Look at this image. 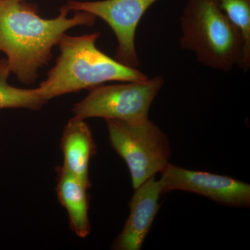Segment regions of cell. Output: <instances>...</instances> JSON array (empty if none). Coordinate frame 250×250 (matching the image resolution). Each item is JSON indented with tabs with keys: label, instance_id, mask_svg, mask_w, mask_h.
<instances>
[{
	"label": "cell",
	"instance_id": "cell-1",
	"mask_svg": "<svg viewBox=\"0 0 250 250\" xmlns=\"http://www.w3.org/2000/svg\"><path fill=\"white\" fill-rule=\"evenodd\" d=\"M69 12L65 5L58 16L47 19L27 0H0V52L21 83L35 82L39 70L52 58V49L69 29L95 24L93 15L75 11L68 17Z\"/></svg>",
	"mask_w": 250,
	"mask_h": 250
},
{
	"label": "cell",
	"instance_id": "cell-3",
	"mask_svg": "<svg viewBox=\"0 0 250 250\" xmlns=\"http://www.w3.org/2000/svg\"><path fill=\"white\" fill-rule=\"evenodd\" d=\"M180 27L181 47L193 52L199 63L223 72L236 65L249 70L250 53L244 39L216 0H188Z\"/></svg>",
	"mask_w": 250,
	"mask_h": 250
},
{
	"label": "cell",
	"instance_id": "cell-2",
	"mask_svg": "<svg viewBox=\"0 0 250 250\" xmlns=\"http://www.w3.org/2000/svg\"><path fill=\"white\" fill-rule=\"evenodd\" d=\"M100 33L64 34L58 45L60 54L45 80L38 87L46 101L67 93L90 90L109 82L144 80L147 75L106 55L96 46Z\"/></svg>",
	"mask_w": 250,
	"mask_h": 250
},
{
	"label": "cell",
	"instance_id": "cell-9",
	"mask_svg": "<svg viewBox=\"0 0 250 250\" xmlns=\"http://www.w3.org/2000/svg\"><path fill=\"white\" fill-rule=\"evenodd\" d=\"M61 147L62 167L91 187L89 179L90 159L95 153L93 135L85 120L73 116L64 127Z\"/></svg>",
	"mask_w": 250,
	"mask_h": 250
},
{
	"label": "cell",
	"instance_id": "cell-12",
	"mask_svg": "<svg viewBox=\"0 0 250 250\" xmlns=\"http://www.w3.org/2000/svg\"><path fill=\"white\" fill-rule=\"evenodd\" d=\"M220 9L241 32L250 53V0H216Z\"/></svg>",
	"mask_w": 250,
	"mask_h": 250
},
{
	"label": "cell",
	"instance_id": "cell-10",
	"mask_svg": "<svg viewBox=\"0 0 250 250\" xmlns=\"http://www.w3.org/2000/svg\"><path fill=\"white\" fill-rule=\"evenodd\" d=\"M57 192L59 202L66 210L70 228L77 236L86 238L90 234L88 217L89 187L62 166L59 167Z\"/></svg>",
	"mask_w": 250,
	"mask_h": 250
},
{
	"label": "cell",
	"instance_id": "cell-11",
	"mask_svg": "<svg viewBox=\"0 0 250 250\" xmlns=\"http://www.w3.org/2000/svg\"><path fill=\"white\" fill-rule=\"evenodd\" d=\"M11 72L6 59H0V109H41L47 101L41 96L38 88L25 89L10 85L8 79Z\"/></svg>",
	"mask_w": 250,
	"mask_h": 250
},
{
	"label": "cell",
	"instance_id": "cell-5",
	"mask_svg": "<svg viewBox=\"0 0 250 250\" xmlns=\"http://www.w3.org/2000/svg\"><path fill=\"white\" fill-rule=\"evenodd\" d=\"M164 82L162 77L157 76L122 84L98 85L74 105V116L126 122L149 118V108Z\"/></svg>",
	"mask_w": 250,
	"mask_h": 250
},
{
	"label": "cell",
	"instance_id": "cell-6",
	"mask_svg": "<svg viewBox=\"0 0 250 250\" xmlns=\"http://www.w3.org/2000/svg\"><path fill=\"white\" fill-rule=\"evenodd\" d=\"M158 0H100L67 1L69 11H83L103 20L114 32L118 41L116 57L118 62L138 68L136 33L140 21L147 9Z\"/></svg>",
	"mask_w": 250,
	"mask_h": 250
},
{
	"label": "cell",
	"instance_id": "cell-7",
	"mask_svg": "<svg viewBox=\"0 0 250 250\" xmlns=\"http://www.w3.org/2000/svg\"><path fill=\"white\" fill-rule=\"evenodd\" d=\"M162 194L184 190L233 208L250 205V185L228 176L188 170L169 163L161 173Z\"/></svg>",
	"mask_w": 250,
	"mask_h": 250
},
{
	"label": "cell",
	"instance_id": "cell-8",
	"mask_svg": "<svg viewBox=\"0 0 250 250\" xmlns=\"http://www.w3.org/2000/svg\"><path fill=\"white\" fill-rule=\"evenodd\" d=\"M135 192L129 202V215L120 234L113 242L112 249L140 250L152 228L159 208L162 194L160 180L155 176L147 179Z\"/></svg>",
	"mask_w": 250,
	"mask_h": 250
},
{
	"label": "cell",
	"instance_id": "cell-4",
	"mask_svg": "<svg viewBox=\"0 0 250 250\" xmlns=\"http://www.w3.org/2000/svg\"><path fill=\"white\" fill-rule=\"evenodd\" d=\"M112 147L127 166L133 188L161 173L171 150L167 136L149 118L136 121L104 120Z\"/></svg>",
	"mask_w": 250,
	"mask_h": 250
}]
</instances>
